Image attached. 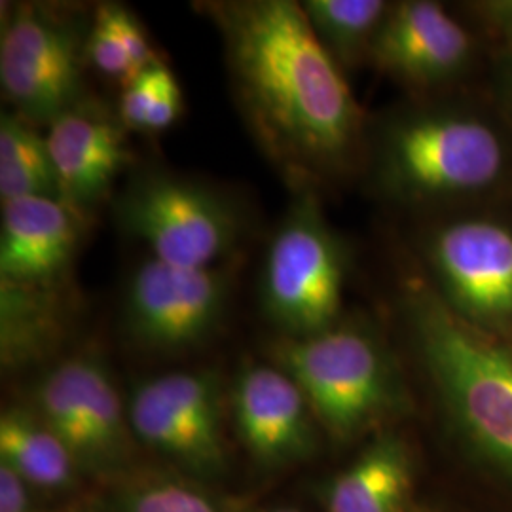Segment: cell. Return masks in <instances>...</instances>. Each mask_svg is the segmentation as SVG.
<instances>
[{
  "mask_svg": "<svg viewBox=\"0 0 512 512\" xmlns=\"http://www.w3.org/2000/svg\"><path fill=\"white\" fill-rule=\"evenodd\" d=\"M0 459L27 484L57 490L73 482L74 461L35 412L10 408L0 418Z\"/></svg>",
  "mask_w": 512,
  "mask_h": 512,
  "instance_id": "obj_19",
  "label": "cell"
},
{
  "mask_svg": "<svg viewBox=\"0 0 512 512\" xmlns=\"http://www.w3.org/2000/svg\"><path fill=\"white\" fill-rule=\"evenodd\" d=\"M171 416L194 442L205 467V475L224 465L222 406L219 382L209 372H169L148 380Z\"/></svg>",
  "mask_w": 512,
  "mask_h": 512,
  "instance_id": "obj_17",
  "label": "cell"
},
{
  "mask_svg": "<svg viewBox=\"0 0 512 512\" xmlns=\"http://www.w3.org/2000/svg\"><path fill=\"white\" fill-rule=\"evenodd\" d=\"M0 512H29L27 482L0 461Z\"/></svg>",
  "mask_w": 512,
  "mask_h": 512,
  "instance_id": "obj_24",
  "label": "cell"
},
{
  "mask_svg": "<svg viewBox=\"0 0 512 512\" xmlns=\"http://www.w3.org/2000/svg\"><path fill=\"white\" fill-rule=\"evenodd\" d=\"M183 114V92L175 73L156 59L126 86L118 101V116L128 129L160 133Z\"/></svg>",
  "mask_w": 512,
  "mask_h": 512,
  "instance_id": "obj_21",
  "label": "cell"
},
{
  "mask_svg": "<svg viewBox=\"0 0 512 512\" xmlns=\"http://www.w3.org/2000/svg\"><path fill=\"white\" fill-rule=\"evenodd\" d=\"M86 219L84 213L59 200L2 202L0 281L37 287L67 285Z\"/></svg>",
  "mask_w": 512,
  "mask_h": 512,
  "instance_id": "obj_12",
  "label": "cell"
},
{
  "mask_svg": "<svg viewBox=\"0 0 512 512\" xmlns=\"http://www.w3.org/2000/svg\"><path fill=\"white\" fill-rule=\"evenodd\" d=\"M128 512H217L202 494L179 484H156L131 499Z\"/></svg>",
  "mask_w": 512,
  "mask_h": 512,
  "instance_id": "obj_23",
  "label": "cell"
},
{
  "mask_svg": "<svg viewBox=\"0 0 512 512\" xmlns=\"http://www.w3.org/2000/svg\"><path fill=\"white\" fill-rule=\"evenodd\" d=\"M232 287L234 277L224 264L183 268L148 256L133 270L124 289V329L150 351L196 348L222 325Z\"/></svg>",
  "mask_w": 512,
  "mask_h": 512,
  "instance_id": "obj_8",
  "label": "cell"
},
{
  "mask_svg": "<svg viewBox=\"0 0 512 512\" xmlns=\"http://www.w3.org/2000/svg\"><path fill=\"white\" fill-rule=\"evenodd\" d=\"M505 154L494 129L454 114H414L385 131L380 171L385 188L408 200L478 192L495 183Z\"/></svg>",
  "mask_w": 512,
  "mask_h": 512,
  "instance_id": "obj_6",
  "label": "cell"
},
{
  "mask_svg": "<svg viewBox=\"0 0 512 512\" xmlns=\"http://www.w3.org/2000/svg\"><path fill=\"white\" fill-rule=\"evenodd\" d=\"M279 512H296V511H279Z\"/></svg>",
  "mask_w": 512,
  "mask_h": 512,
  "instance_id": "obj_25",
  "label": "cell"
},
{
  "mask_svg": "<svg viewBox=\"0 0 512 512\" xmlns=\"http://www.w3.org/2000/svg\"><path fill=\"white\" fill-rule=\"evenodd\" d=\"M86 55L93 69L109 78L120 80L122 86H126L129 80L137 76L124 40L116 33V29L112 27V23L101 8L95 10V18L90 25Z\"/></svg>",
  "mask_w": 512,
  "mask_h": 512,
  "instance_id": "obj_22",
  "label": "cell"
},
{
  "mask_svg": "<svg viewBox=\"0 0 512 512\" xmlns=\"http://www.w3.org/2000/svg\"><path fill=\"white\" fill-rule=\"evenodd\" d=\"M410 315L425 363L452 410L495 458L512 467V355L465 329L437 296L410 291Z\"/></svg>",
  "mask_w": 512,
  "mask_h": 512,
  "instance_id": "obj_4",
  "label": "cell"
},
{
  "mask_svg": "<svg viewBox=\"0 0 512 512\" xmlns=\"http://www.w3.org/2000/svg\"><path fill=\"white\" fill-rule=\"evenodd\" d=\"M450 304L473 321H512V232L490 220L444 226L429 247Z\"/></svg>",
  "mask_w": 512,
  "mask_h": 512,
  "instance_id": "obj_10",
  "label": "cell"
},
{
  "mask_svg": "<svg viewBox=\"0 0 512 512\" xmlns=\"http://www.w3.org/2000/svg\"><path fill=\"white\" fill-rule=\"evenodd\" d=\"M232 406L239 439L260 463L283 465L310 454L315 416L302 389L279 366L245 368Z\"/></svg>",
  "mask_w": 512,
  "mask_h": 512,
  "instance_id": "obj_14",
  "label": "cell"
},
{
  "mask_svg": "<svg viewBox=\"0 0 512 512\" xmlns=\"http://www.w3.org/2000/svg\"><path fill=\"white\" fill-rule=\"evenodd\" d=\"M410 484L403 446L397 440H382L334 480L329 512H401Z\"/></svg>",
  "mask_w": 512,
  "mask_h": 512,
  "instance_id": "obj_16",
  "label": "cell"
},
{
  "mask_svg": "<svg viewBox=\"0 0 512 512\" xmlns=\"http://www.w3.org/2000/svg\"><path fill=\"white\" fill-rule=\"evenodd\" d=\"M65 287L0 281V346L6 365L29 363L52 346L67 315Z\"/></svg>",
  "mask_w": 512,
  "mask_h": 512,
  "instance_id": "obj_15",
  "label": "cell"
},
{
  "mask_svg": "<svg viewBox=\"0 0 512 512\" xmlns=\"http://www.w3.org/2000/svg\"><path fill=\"white\" fill-rule=\"evenodd\" d=\"M471 55V38L439 2L410 0L389 10L370 59L404 84H437L458 73Z\"/></svg>",
  "mask_w": 512,
  "mask_h": 512,
  "instance_id": "obj_13",
  "label": "cell"
},
{
  "mask_svg": "<svg viewBox=\"0 0 512 512\" xmlns=\"http://www.w3.org/2000/svg\"><path fill=\"white\" fill-rule=\"evenodd\" d=\"M222 38L230 86L256 145L294 192L342 171L363 114L344 69L315 37L300 2L196 4Z\"/></svg>",
  "mask_w": 512,
  "mask_h": 512,
  "instance_id": "obj_1",
  "label": "cell"
},
{
  "mask_svg": "<svg viewBox=\"0 0 512 512\" xmlns=\"http://www.w3.org/2000/svg\"><path fill=\"white\" fill-rule=\"evenodd\" d=\"M19 198L65 202L46 135L16 112H4L0 118V200Z\"/></svg>",
  "mask_w": 512,
  "mask_h": 512,
  "instance_id": "obj_18",
  "label": "cell"
},
{
  "mask_svg": "<svg viewBox=\"0 0 512 512\" xmlns=\"http://www.w3.org/2000/svg\"><path fill=\"white\" fill-rule=\"evenodd\" d=\"M315 37L344 69L370 55L391 6L382 0H304L300 2Z\"/></svg>",
  "mask_w": 512,
  "mask_h": 512,
  "instance_id": "obj_20",
  "label": "cell"
},
{
  "mask_svg": "<svg viewBox=\"0 0 512 512\" xmlns=\"http://www.w3.org/2000/svg\"><path fill=\"white\" fill-rule=\"evenodd\" d=\"M346 251L315 190L294 192L266 249L258 279L264 315L285 338L338 325L346 287Z\"/></svg>",
  "mask_w": 512,
  "mask_h": 512,
  "instance_id": "obj_2",
  "label": "cell"
},
{
  "mask_svg": "<svg viewBox=\"0 0 512 512\" xmlns=\"http://www.w3.org/2000/svg\"><path fill=\"white\" fill-rule=\"evenodd\" d=\"M120 228L171 266L215 268L238 249L247 219L239 203L211 184L171 171L131 177L114 200Z\"/></svg>",
  "mask_w": 512,
  "mask_h": 512,
  "instance_id": "obj_3",
  "label": "cell"
},
{
  "mask_svg": "<svg viewBox=\"0 0 512 512\" xmlns=\"http://www.w3.org/2000/svg\"><path fill=\"white\" fill-rule=\"evenodd\" d=\"M37 414L76 463H116L128 446L129 418L101 361L80 355L48 370L35 387Z\"/></svg>",
  "mask_w": 512,
  "mask_h": 512,
  "instance_id": "obj_9",
  "label": "cell"
},
{
  "mask_svg": "<svg viewBox=\"0 0 512 512\" xmlns=\"http://www.w3.org/2000/svg\"><path fill=\"white\" fill-rule=\"evenodd\" d=\"M274 359L306 395L315 420L346 439L380 418L393 404L395 387L380 346L349 325L283 338Z\"/></svg>",
  "mask_w": 512,
  "mask_h": 512,
  "instance_id": "obj_5",
  "label": "cell"
},
{
  "mask_svg": "<svg viewBox=\"0 0 512 512\" xmlns=\"http://www.w3.org/2000/svg\"><path fill=\"white\" fill-rule=\"evenodd\" d=\"M120 116L84 99L48 126V145L54 158L65 202L86 217L105 202L133 152Z\"/></svg>",
  "mask_w": 512,
  "mask_h": 512,
  "instance_id": "obj_11",
  "label": "cell"
},
{
  "mask_svg": "<svg viewBox=\"0 0 512 512\" xmlns=\"http://www.w3.org/2000/svg\"><path fill=\"white\" fill-rule=\"evenodd\" d=\"M88 33L52 6L23 2L10 10L0 35V88L16 114L50 126L86 99Z\"/></svg>",
  "mask_w": 512,
  "mask_h": 512,
  "instance_id": "obj_7",
  "label": "cell"
}]
</instances>
